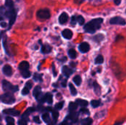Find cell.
<instances>
[{
	"mask_svg": "<svg viewBox=\"0 0 126 125\" xmlns=\"http://www.w3.org/2000/svg\"><path fill=\"white\" fill-rule=\"evenodd\" d=\"M69 19V15L67 13H63L61 14V15L59 16V22L61 24H64L67 22Z\"/></svg>",
	"mask_w": 126,
	"mask_h": 125,
	"instance_id": "cell-8",
	"label": "cell"
},
{
	"mask_svg": "<svg viewBox=\"0 0 126 125\" xmlns=\"http://www.w3.org/2000/svg\"><path fill=\"white\" fill-rule=\"evenodd\" d=\"M69 88H70V91H71L72 95L75 96L77 94V90L75 89V86L73 85L72 83H70L69 84Z\"/></svg>",
	"mask_w": 126,
	"mask_h": 125,
	"instance_id": "cell-25",
	"label": "cell"
},
{
	"mask_svg": "<svg viewBox=\"0 0 126 125\" xmlns=\"http://www.w3.org/2000/svg\"><path fill=\"white\" fill-rule=\"evenodd\" d=\"M80 112V113H87V114H89V111H88L87 109H86V108H83V109H81Z\"/></svg>",
	"mask_w": 126,
	"mask_h": 125,
	"instance_id": "cell-40",
	"label": "cell"
},
{
	"mask_svg": "<svg viewBox=\"0 0 126 125\" xmlns=\"http://www.w3.org/2000/svg\"><path fill=\"white\" fill-rule=\"evenodd\" d=\"M103 61H104V59L102 55H98L95 59V63L97 64H101L103 63Z\"/></svg>",
	"mask_w": 126,
	"mask_h": 125,
	"instance_id": "cell-24",
	"label": "cell"
},
{
	"mask_svg": "<svg viewBox=\"0 0 126 125\" xmlns=\"http://www.w3.org/2000/svg\"><path fill=\"white\" fill-rule=\"evenodd\" d=\"M79 49L81 52L83 53H86V52H88L90 49V46L88 43L86 42H84V43H82L80 44L79 46Z\"/></svg>",
	"mask_w": 126,
	"mask_h": 125,
	"instance_id": "cell-6",
	"label": "cell"
},
{
	"mask_svg": "<svg viewBox=\"0 0 126 125\" xmlns=\"http://www.w3.org/2000/svg\"><path fill=\"white\" fill-rule=\"evenodd\" d=\"M41 88L40 86H36L33 90V96L37 99H38L39 97H41Z\"/></svg>",
	"mask_w": 126,
	"mask_h": 125,
	"instance_id": "cell-14",
	"label": "cell"
},
{
	"mask_svg": "<svg viewBox=\"0 0 126 125\" xmlns=\"http://www.w3.org/2000/svg\"><path fill=\"white\" fill-rule=\"evenodd\" d=\"M41 102H47L49 104H52V96L49 94H46L44 97H42L41 99Z\"/></svg>",
	"mask_w": 126,
	"mask_h": 125,
	"instance_id": "cell-12",
	"label": "cell"
},
{
	"mask_svg": "<svg viewBox=\"0 0 126 125\" xmlns=\"http://www.w3.org/2000/svg\"><path fill=\"white\" fill-rule=\"evenodd\" d=\"M37 17L40 20H46L50 18V12L48 9H41L37 12Z\"/></svg>",
	"mask_w": 126,
	"mask_h": 125,
	"instance_id": "cell-4",
	"label": "cell"
},
{
	"mask_svg": "<svg viewBox=\"0 0 126 125\" xmlns=\"http://www.w3.org/2000/svg\"><path fill=\"white\" fill-rule=\"evenodd\" d=\"M51 50H52V48H51V46H50L49 45L46 44V45L42 46L41 52H42L44 54H48V53H49V52H51Z\"/></svg>",
	"mask_w": 126,
	"mask_h": 125,
	"instance_id": "cell-15",
	"label": "cell"
},
{
	"mask_svg": "<svg viewBox=\"0 0 126 125\" xmlns=\"http://www.w3.org/2000/svg\"><path fill=\"white\" fill-rule=\"evenodd\" d=\"M77 22V19H76V16H72V20H71V24L72 25H75Z\"/></svg>",
	"mask_w": 126,
	"mask_h": 125,
	"instance_id": "cell-37",
	"label": "cell"
},
{
	"mask_svg": "<svg viewBox=\"0 0 126 125\" xmlns=\"http://www.w3.org/2000/svg\"><path fill=\"white\" fill-rule=\"evenodd\" d=\"M58 116H59V114H58V113L57 111H53L52 112V117H53V119H54V120L55 122L57 121V119L58 118Z\"/></svg>",
	"mask_w": 126,
	"mask_h": 125,
	"instance_id": "cell-34",
	"label": "cell"
},
{
	"mask_svg": "<svg viewBox=\"0 0 126 125\" xmlns=\"http://www.w3.org/2000/svg\"><path fill=\"white\" fill-rule=\"evenodd\" d=\"M76 103L83 108H86L88 105V102L86 100H83V99H76Z\"/></svg>",
	"mask_w": 126,
	"mask_h": 125,
	"instance_id": "cell-16",
	"label": "cell"
},
{
	"mask_svg": "<svg viewBox=\"0 0 126 125\" xmlns=\"http://www.w3.org/2000/svg\"><path fill=\"white\" fill-rule=\"evenodd\" d=\"M85 0H74V2L77 4H80L81 3H83Z\"/></svg>",
	"mask_w": 126,
	"mask_h": 125,
	"instance_id": "cell-41",
	"label": "cell"
},
{
	"mask_svg": "<svg viewBox=\"0 0 126 125\" xmlns=\"http://www.w3.org/2000/svg\"><path fill=\"white\" fill-rule=\"evenodd\" d=\"M1 101L7 105H11L13 104L16 102V99L13 97V95L10 93H6L0 97Z\"/></svg>",
	"mask_w": 126,
	"mask_h": 125,
	"instance_id": "cell-2",
	"label": "cell"
},
{
	"mask_svg": "<svg viewBox=\"0 0 126 125\" xmlns=\"http://www.w3.org/2000/svg\"><path fill=\"white\" fill-rule=\"evenodd\" d=\"M2 88H3L4 91H10V92H16L18 90V86L13 85L10 82H8L7 80L2 81Z\"/></svg>",
	"mask_w": 126,
	"mask_h": 125,
	"instance_id": "cell-3",
	"label": "cell"
},
{
	"mask_svg": "<svg viewBox=\"0 0 126 125\" xmlns=\"http://www.w3.org/2000/svg\"><path fill=\"white\" fill-rule=\"evenodd\" d=\"M18 125H27V121L22 119L18 122Z\"/></svg>",
	"mask_w": 126,
	"mask_h": 125,
	"instance_id": "cell-35",
	"label": "cell"
},
{
	"mask_svg": "<svg viewBox=\"0 0 126 125\" xmlns=\"http://www.w3.org/2000/svg\"><path fill=\"white\" fill-rule=\"evenodd\" d=\"M110 24H118V25H126V21L124 18L120 16H116L110 20Z\"/></svg>",
	"mask_w": 126,
	"mask_h": 125,
	"instance_id": "cell-5",
	"label": "cell"
},
{
	"mask_svg": "<svg viewBox=\"0 0 126 125\" xmlns=\"http://www.w3.org/2000/svg\"><path fill=\"white\" fill-rule=\"evenodd\" d=\"M69 118L73 122H77V120H78V114L73 112V113H71V115L69 116Z\"/></svg>",
	"mask_w": 126,
	"mask_h": 125,
	"instance_id": "cell-27",
	"label": "cell"
},
{
	"mask_svg": "<svg viewBox=\"0 0 126 125\" xmlns=\"http://www.w3.org/2000/svg\"><path fill=\"white\" fill-rule=\"evenodd\" d=\"M6 122H7V123H8V122H14V119H13L12 117L8 116V117L6 118Z\"/></svg>",
	"mask_w": 126,
	"mask_h": 125,
	"instance_id": "cell-38",
	"label": "cell"
},
{
	"mask_svg": "<svg viewBox=\"0 0 126 125\" xmlns=\"http://www.w3.org/2000/svg\"><path fill=\"white\" fill-rule=\"evenodd\" d=\"M21 74L22 77H23L24 78H25V79H27V78L30 77V75H31L30 71H29L28 70H26V71H21Z\"/></svg>",
	"mask_w": 126,
	"mask_h": 125,
	"instance_id": "cell-22",
	"label": "cell"
},
{
	"mask_svg": "<svg viewBox=\"0 0 126 125\" xmlns=\"http://www.w3.org/2000/svg\"><path fill=\"white\" fill-rule=\"evenodd\" d=\"M29 67H30V64L27 61H22L19 66H18V68L20 69V71H26V70H28L29 69Z\"/></svg>",
	"mask_w": 126,
	"mask_h": 125,
	"instance_id": "cell-11",
	"label": "cell"
},
{
	"mask_svg": "<svg viewBox=\"0 0 126 125\" xmlns=\"http://www.w3.org/2000/svg\"><path fill=\"white\" fill-rule=\"evenodd\" d=\"M5 6L7 9H12L13 7V2L12 0H6L5 1Z\"/></svg>",
	"mask_w": 126,
	"mask_h": 125,
	"instance_id": "cell-21",
	"label": "cell"
},
{
	"mask_svg": "<svg viewBox=\"0 0 126 125\" xmlns=\"http://www.w3.org/2000/svg\"><path fill=\"white\" fill-rule=\"evenodd\" d=\"M25 87H26L27 88H28L29 90H30V89H31V88L32 87V82H31V81H28V82H27V83H26V84H25Z\"/></svg>",
	"mask_w": 126,
	"mask_h": 125,
	"instance_id": "cell-36",
	"label": "cell"
},
{
	"mask_svg": "<svg viewBox=\"0 0 126 125\" xmlns=\"http://www.w3.org/2000/svg\"><path fill=\"white\" fill-rule=\"evenodd\" d=\"M121 125V122H118V123H116L114 125Z\"/></svg>",
	"mask_w": 126,
	"mask_h": 125,
	"instance_id": "cell-46",
	"label": "cell"
},
{
	"mask_svg": "<svg viewBox=\"0 0 126 125\" xmlns=\"http://www.w3.org/2000/svg\"><path fill=\"white\" fill-rule=\"evenodd\" d=\"M29 92H30V90L28 88H27L26 87H24L23 88V90L21 91V94L24 95V96H26V95H27L29 94Z\"/></svg>",
	"mask_w": 126,
	"mask_h": 125,
	"instance_id": "cell-33",
	"label": "cell"
},
{
	"mask_svg": "<svg viewBox=\"0 0 126 125\" xmlns=\"http://www.w3.org/2000/svg\"><path fill=\"white\" fill-rule=\"evenodd\" d=\"M91 105L93 108H97L100 105V102L99 100H92L91 102Z\"/></svg>",
	"mask_w": 126,
	"mask_h": 125,
	"instance_id": "cell-28",
	"label": "cell"
},
{
	"mask_svg": "<svg viewBox=\"0 0 126 125\" xmlns=\"http://www.w3.org/2000/svg\"><path fill=\"white\" fill-rule=\"evenodd\" d=\"M93 121H92V119L91 118H87V119H85L82 121L81 122V125H91L92 124Z\"/></svg>",
	"mask_w": 126,
	"mask_h": 125,
	"instance_id": "cell-17",
	"label": "cell"
},
{
	"mask_svg": "<svg viewBox=\"0 0 126 125\" xmlns=\"http://www.w3.org/2000/svg\"><path fill=\"white\" fill-rule=\"evenodd\" d=\"M7 125H14V122H8L7 123Z\"/></svg>",
	"mask_w": 126,
	"mask_h": 125,
	"instance_id": "cell-45",
	"label": "cell"
},
{
	"mask_svg": "<svg viewBox=\"0 0 126 125\" xmlns=\"http://www.w3.org/2000/svg\"><path fill=\"white\" fill-rule=\"evenodd\" d=\"M42 119H43V121L45 122V123H49L50 122V118H49V113H46L44 114H43L42 116Z\"/></svg>",
	"mask_w": 126,
	"mask_h": 125,
	"instance_id": "cell-23",
	"label": "cell"
},
{
	"mask_svg": "<svg viewBox=\"0 0 126 125\" xmlns=\"http://www.w3.org/2000/svg\"><path fill=\"white\" fill-rule=\"evenodd\" d=\"M73 82L77 85H80L81 84L82 82V79L80 76H75L73 79Z\"/></svg>",
	"mask_w": 126,
	"mask_h": 125,
	"instance_id": "cell-19",
	"label": "cell"
},
{
	"mask_svg": "<svg viewBox=\"0 0 126 125\" xmlns=\"http://www.w3.org/2000/svg\"><path fill=\"white\" fill-rule=\"evenodd\" d=\"M78 104L76 102H70L69 103V109L71 111H75L77 108H78Z\"/></svg>",
	"mask_w": 126,
	"mask_h": 125,
	"instance_id": "cell-20",
	"label": "cell"
},
{
	"mask_svg": "<svg viewBox=\"0 0 126 125\" xmlns=\"http://www.w3.org/2000/svg\"><path fill=\"white\" fill-rule=\"evenodd\" d=\"M66 80H64V81L62 83V86H63V87H66Z\"/></svg>",
	"mask_w": 126,
	"mask_h": 125,
	"instance_id": "cell-44",
	"label": "cell"
},
{
	"mask_svg": "<svg viewBox=\"0 0 126 125\" xmlns=\"http://www.w3.org/2000/svg\"><path fill=\"white\" fill-rule=\"evenodd\" d=\"M94 91H95V93L97 94H100V86H99V85L97 83H94Z\"/></svg>",
	"mask_w": 126,
	"mask_h": 125,
	"instance_id": "cell-29",
	"label": "cell"
},
{
	"mask_svg": "<svg viewBox=\"0 0 126 125\" xmlns=\"http://www.w3.org/2000/svg\"><path fill=\"white\" fill-rule=\"evenodd\" d=\"M33 78H34V80H36V81H41V80H42L41 75V74H35Z\"/></svg>",
	"mask_w": 126,
	"mask_h": 125,
	"instance_id": "cell-32",
	"label": "cell"
},
{
	"mask_svg": "<svg viewBox=\"0 0 126 125\" xmlns=\"http://www.w3.org/2000/svg\"><path fill=\"white\" fill-rule=\"evenodd\" d=\"M3 112H4V113L9 114V115L14 116H18V115H19V113H20L18 111H16V110H15V109H6V110H4Z\"/></svg>",
	"mask_w": 126,
	"mask_h": 125,
	"instance_id": "cell-10",
	"label": "cell"
},
{
	"mask_svg": "<svg viewBox=\"0 0 126 125\" xmlns=\"http://www.w3.org/2000/svg\"><path fill=\"white\" fill-rule=\"evenodd\" d=\"M62 71H63V74L66 77H69V76H71L72 74V73H73L72 70L71 69H69V67H67V66H63V69H62Z\"/></svg>",
	"mask_w": 126,
	"mask_h": 125,
	"instance_id": "cell-13",
	"label": "cell"
},
{
	"mask_svg": "<svg viewBox=\"0 0 126 125\" xmlns=\"http://www.w3.org/2000/svg\"><path fill=\"white\" fill-rule=\"evenodd\" d=\"M72 35H73L72 32L69 29H66L62 32V35L66 39H71L72 37Z\"/></svg>",
	"mask_w": 126,
	"mask_h": 125,
	"instance_id": "cell-9",
	"label": "cell"
},
{
	"mask_svg": "<svg viewBox=\"0 0 126 125\" xmlns=\"http://www.w3.org/2000/svg\"><path fill=\"white\" fill-rule=\"evenodd\" d=\"M0 25H1L2 27H5L7 26V24H6V23H4V22H1V23L0 24Z\"/></svg>",
	"mask_w": 126,
	"mask_h": 125,
	"instance_id": "cell-43",
	"label": "cell"
},
{
	"mask_svg": "<svg viewBox=\"0 0 126 125\" xmlns=\"http://www.w3.org/2000/svg\"><path fill=\"white\" fill-rule=\"evenodd\" d=\"M34 122L37 124H41V120L38 116H35L34 117Z\"/></svg>",
	"mask_w": 126,
	"mask_h": 125,
	"instance_id": "cell-39",
	"label": "cell"
},
{
	"mask_svg": "<svg viewBox=\"0 0 126 125\" xmlns=\"http://www.w3.org/2000/svg\"><path fill=\"white\" fill-rule=\"evenodd\" d=\"M76 19H77V22H78L80 25H83L85 22V20L82 15H78L76 17Z\"/></svg>",
	"mask_w": 126,
	"mask_h": 125,
	"instance_id": "cell-26",
	"label": "cell"
},
{
	"mask_svg": "<svg viewBox=\"0 0 126 125\" xmlns=\"http://www.w3.org/2000/svg\"><path fill=\"white\" fill-rule=\"evenodd\" d=\"M68 54H69V56L72 59H75V58H76V57H77V52H76V51H75V49H70V50L69 51Z\"/></svg>",
	"mask_w": 126,
	"mask_h": 125,
	"instance_id": "cell-18",
	"label": "cell"
},
{
	"mask_svg": "<svg viewBox=\"0 0 126 125\" xmlns=\"http://www.w3.org/2000/svg\"><path fill=\"white\" fill-rule=\"evenodd\" d=\"M103 39V35H97V36H95L94 38V40L95 41H97V42H99V41H102Z\"/></svg>",
	"mask_w": 126,
	"mask_h": 125,
	"instance_id": "cell-31",
	"label": "cell"
},
{
	"mask_svg": "<svg viewBox=\"0 0 126 125\" xmlns=\"http://www.w3.org/2000/svg\"><path fill=\"white\" fill-rule=\"evenodd\" d=\"M114 4L116 5H119L121 2V0H114Z\"/></svg>",
	"mask_w": 126,
	"mask_h": 125,
	"instance_id": "cell-42",
	"label": "cell"
},
{
	"mask_svg": "<svg viewBox=\"0 0 126 125\" xmlns=\"http://www.w3.org/2000/svg\"><path fill=\"white\" fill-rule=\"evenodd\" d=\"M103 21V19L101 18L93 19L90 21L89 22H88L86 24H85L84 30L89 33H94L96 30L100 28Z\"/></svg>",
	"mask_w": 126,
	"mask_h": 125,
	"instance_id": "cell-1",
	"label": "cell"
},
{
	"mask_svg": "<svg viewBox=\"0 0 126 125\" xmlns=\"http://www.w3.org/2000/svg\"><path fill=\"white\" fill-rule=\"evenodd\" d=\"M63 105H64V102H58L55 105V109H57V110H61L63 108Z\"/></svg>",
	"mask_w": 126,
	"mask_h": 125,
	"instance_id": "cell-30",
	"label": "cell"
},
{
	"mask_svg": "<svg viewBox=\"0 0 126 125\" xmlns=\"http://www.w3.org/2000/svg\"><path fill=\"white\" fill-rule=\"evenodd\" d=\"M3 73L6 75V76H8V77H10V76H11L12 74H13V69H12V67L10 66V65H8V64H7V65H5L4 67H3Z\"/></svg>",
	"mask_w": 126,
	"mask_h": 125,
	"instance_id": "cell-7",
	"label": "cell"
}]
</instances>
